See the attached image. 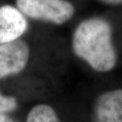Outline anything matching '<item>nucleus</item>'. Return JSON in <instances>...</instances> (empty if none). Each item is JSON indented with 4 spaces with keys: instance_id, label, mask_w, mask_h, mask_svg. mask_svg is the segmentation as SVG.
<instances>
[{
    "instance_id": "3",
    "label": "nucleus",
    "mask_w": 122,
    "mask_h": 122,
    "mask_svg": "<svg viewBox=\"0 0 122 122\" xmlns=\"http://www.w3.org/2000/svg\"><path fill=\"white\" fill-rule=\"evenodd\" d=\"M29 57L30 48L23 40L0 44V79L22 72L28 63Z\"/></svg>"
},
{
    "instance_id": "2",
    "label": "nucleus",
    "mask_w": 122,
    "mask_h": 122,
    "mask_svg": "<svg viewBox=\"0 0 122 122\" xmlns=\"http://www.w3.org/2000/svg\"><path fill=\"white\" fill-rule=\"evenodd\" d=\"M16 7L26 17L57 25L67 23L75 13L67 0H16Z\"/></svg>"
},
{
    "instance_id": "1",
    "label": "nucleus",
    "mask_w": 122,
    "mask_h": 122,
    "mask_svg": "<svg viewBox=\"0 0 122 122\" xmlns=\"http://www.w3.org/2000/svg\"><path fill=\"white\" fill-rule=\"evenodd\" d=\"M71 47L76 56L99 72H108L117 63L112 26L108 20L100 16L84 19L76 26Z\"/></svg>"
},
{
    "instance_id": "5",
    "label": "nucleus",
    "mask_w": 122,
    "mask_h": 122,
    "mask_svg": "<svg viewBox=\"0 0 122 122\" xmlns=\"http://www.w3.org/2000/svg\"><path fill=\"white\" fill-rule=\"evenodd\" d=\"M95 122H122V89L102 93L94 108Z\"/></svg>"
},
{
    "instance_id": "9",
    "label": "nucleus",
    "mask_w": 122,
    "mask_h": 122,
    "mask_svg": "<svg viewBox=\"0 0 122 122\" xmlns=\"http://www.w3.org/2000/svg\"><path fill=\"white\" fill-rule=\"evenodd\" d=\"M0 122H16L15 119L10 118L6 113H2L0 114Z\"/></svg>"
},
{
    "instance_id": "6",
    "label": "nucleus",
    "mask_w": 122,
    "mask_h": 122,
    "mask_svg": "<svg viewBox=\"0 0 122 122\" xmlns=\"http://www.w3.org/2000/svg\"><path fill=\"white\" fill-rule=\"evenodd\" d=\"M26 122H61L56 111L50 105L38 104L30 109Z\"/></svg>"
},
{
    "instance_id": "4",
    "label": "nucleus",
    "mask_w": 122,
    "mask_h": 122,
    "mask_svg": "<svg viewBox=\"0 0 122 122\" xmlns=\"http://www.w3.org/2000/svg\"><path fill=\"white\" fill-rule=\"evenodd\" d=\"M27 29V18L16 6L0 5V44L19 39Z\"/></svg>"
},
{
    "instance_id": "7",
    "label": "nucleus",
    "mask_w": 122,
    "mask_h": 122,
    "mask_svg": "<svg viewBox=\"0 0 122 122\" xmlns=\"http://www.w3.org/2000/svg\"><path fill=\"white\" fill-rule=\"evenodd\" d=\"M17 107L18 102L15 97L6 96L0 92V114L14 111Z\"/></svg>"
},
{
    "instance_id": "8",
    "label": "nucleus",
    "mask_w": 122,
    "mask_h": 122,
    "mask_svg": "<svg viewBox=\"0 0 122 122\" xmlns=\"http://www.w3.org/2000/svg\"><path fill=\"white\" fill-rule=\"evenodd\" d=\"M99 2L108 5H122V0H98Z\"/></svg>"
}]
</instances>
